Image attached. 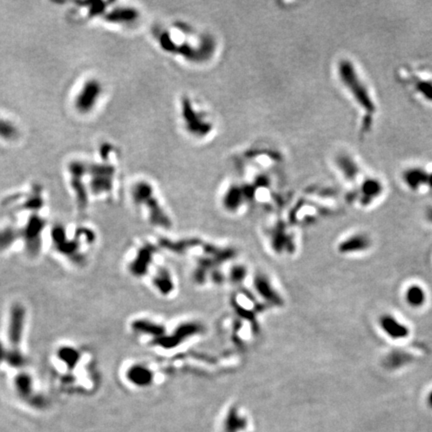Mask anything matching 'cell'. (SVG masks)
Here are the masks:
<instances>
[{
    "instance_id": "6da1fadb",
    "label": "cell",
    "mask_w": 432,
    "mask_h": 432,
    "mask_svg": "<svg viewBox=\"0 0 432 432\" xmlns=\"http://www.w3.org/2000/svg\"><path fill=\"white\" fill-rule=\"evenodd\" d=\"M73 183L91 197L111 199L120 180V153L113 144L103 143L92 158L71 159L67 163Z\"/></svg>"
},
{
    "instance_id": "7a4b0ae2",
    "label": "cell",
    "mask_w": 432,
    "mask_h": 432,
    "mask_svg": "<svg viewBox=\"0 0 432 432\" xmlns=\"http://www.w3.org/2000/svg\"><path fill=\"white\" fill-rule=\"evenodd\" d=\"M87 21L99 20L115 29H131L141 20V11L131 3L115 1H88L85 7Z\"/></svg>"
},
{
    "instance_id": "3957f363",
    "label": "cell",
    "mask_w": 432,
    "mask_h": 432,
    "mask_svg": "<svg viewBox=\"0 0 432 432\" xmlns=\"http://www.w3.org/2000/svg\"><path fill=\"white\" fill-rule=\"evenodd\" d=\"M130 197L133 204L144 212L147 218L154 225L167 227L170 224L160 195L154 183L147 178H135L130 185Z\"/></svg>"
},
{
    "instance_id": "277c9868",
    "label": "cell",
    "mask_w": 432,
    "mask_h": 432,
    "mask_svg": "<svg viewBox=\"0 0 432 432\" xmlns=\"http://www.w3.org/2000/svg\"><path fill=\"white\" fill-rule=\"evenodd\" d=\"M106 93V86L100 77L87 75L75 84L70 96L71 107L77 115L91 116L101 108Z\"/></svg>"
},
{
    "instance_id": "5b68a950",
    "label": "cell",
    "mask_w": 432,
    "mask_h": 432,
    "mask_svg": "<svg viewBox=\"0 0 432 432\" xmlns=\"http://www.w3.org/2000/svg\"><path fill=\"white\" fill-rule=\"evenodd\" d=\"M338 73L343 86L346 87L351 96L354 98L359 107L368 115L374 113L376 111L375 102L354 64L346 59L340 61Z\"/></svg>"
},
{
    "instance_id": "8992f818",
    "label": "cell",
    "mask_w": 432,
    "mask_h": 432,
    "mask_svg": "<svg viewBox=\"0 0 432 432\" xmlns=\"http://www.w3.org/2000/svg\"><path fill=\"white\" fill-rule=\"evenodd\" d=\"M379 325L391 339H403L409 334V328L390 314H384L379 318Z\"/></svg>"
},
{
    "instance_id": "52a82bcc",
    "label": "cell",
    "mask_w": 432,
    "mask_h": 432,
    "mask_svg": "<svg viewBox=\"0 0 432 432\" xmlns=\"http://www.w3.org/2000/svg\"><path fill=\"white\" fill-rule=\"evenodd\" d=\"M402 180L410 190L417 191L424 186H429L430 173L421 167H410L403 172Z\"/></svg>"
},
{
    "instance_id": "ba28073f",
    "label": "cell",
    "mask_w": 432,
    "mask_h": 432,
    "mask_svg": "<svg viewBox=\"0 0 432 432\" xmlns=\"http://www.w3.org/2000/svg\"><path fill=\"white\" fill-rule=\"evenodd\" d=\"M383 192V185L377 178L369 177L359 186V202L362 205H369L377 199Z\"/></svg>"
},
{
    "instance_id": "9c48e42d",
    "label": "cell",
    "mask_w": 432,
    "mask_h": 432,
    "mask_svg": "<svg viewBox=\"0 0 432 432\" xmlns=\"http://www.w3.org/2000/svg\"><path fill=\"white\" fill-rule=\"evenodd\" d=\"M20 137V129L10 118L0 114V141L13 143Z\"/></svg>"
},
{
    "instance_id": "30bf717a",
    "label": "cell",
    "mask_w": 432,
    "mask_h": 432,
    "mask_svg": "<svg viewBox=\"0 0 432 432\" xmlns=\"http://www.w3.org/2000/svg\"><path fill=\"white\" fill-rule=\"evenodd\" d=\"M370 245L369 238L364 234H355L345 239L340 245L339 249L343 253L359 252L366 250Z\"/></svg>"
},
{
    "instance_id": "8fae6325",
    "label": "cell",
    "mask_w": 432,
    "mask_h": 432,
    "mask_svg": "<svg viewBox=\"0 0 432 432\" xmlns=\"http://www.w3.org/2000/svg\"><path fill=\"white\" fill-rule=\"evenodd\" d=\"M404 297L409 306L418 308L425 303L426 294L421 286L413 284L406 289Z\"/></svg>"
},
{
    "instance_id": "7c38bea8",
    "label": "cell",
    "mask_w": 432,
    "mask_h": 432,
    "mask_svg": "<svg viewBox=\"0 0 432 432\" xmlns=\"http://www.w3.org/2000/svg\"><path fill=\"white\" fill-rule=\"evenodd\" d=\"M410 356L402 351H398L396 353H391L388 357L389 366H402L408 363Z\"/></svg>"
},
{
    "instance_id": "4fadbf2b",
    "label": "cell",
    "mask_w": 432,
    "mask_h": 432,
    "mask_svg": "<svg viewBox=\"0 0 432 432\" xmlns=\"http://www.w3.org/2000/svg\"><path fill=\"white\" fill-rule=\"evenodd\" d=\"M425 218L428 222L432 223V206H428L425 211Z\"/></svg>"
},
{
    "instance_id": "5bb4252c",
    "label": "cell",
    "mask_w": 432,
    "mask_h": 432,
    "mask_svg": "<svg viewBox=\"0 0 432 432\" xmlns=\"http://www.w3.org/2000/svg\"><path fill=\"white\" fill-rule=\"evenodd\" d=\"M427 401H428V404L430 405V407H432V390L429 392L428 397H427Z\"/></svg>"
}]
</instances>
